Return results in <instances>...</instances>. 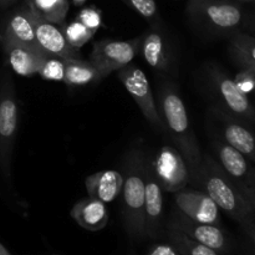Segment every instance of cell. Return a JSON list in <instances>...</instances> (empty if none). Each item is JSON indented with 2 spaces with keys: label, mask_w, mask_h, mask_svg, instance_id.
I'll return each instance as SVG.
<instances>
[{
  "label": "cell",
  "mask_w": 255,
  "mask_h": 255,
  "mask_svg": "<svg viewBox=\"0 0 255 255\" xmlns=\"http://www.w3.org/2000/svg\"><path fill=\"white\" fill-rule=\"evenodd\" d=\"M248 255H255V251H254V249H252V251H251V253H249Z\"/></svg>",
  "instance_id": "obj_37"
},
{
  "label": "cell",
  "mask_w": 255,
  "mask_h": 255,
  "mask_svg": "<svg viewBox=\"0 0 255 255\" xmlns=\"http://www.w3.org/2000/svg\"><path fill=\"white\" fill-rule=\"evenodd\" d=\"M80 22L85 25L86 27H89L90 30L92 31L97 32V30L100 29L102 24V19H101V12L100 10H97L96 7L90 6V7H85L82 9L81 11L79 12L77 15V19Z\"/></svg>",
  "instance_id": "obj_28"
},
{
  "label": "cell",
  "mask_w": 255,
  "mask_h": 255,
  "mask_svg": "<svg viewBox=\"0 0 255 255\" xmlns=\"http://www.w3.org/2000/svg\"><path fill=\"white\" fill-rule=\"evenodd\" d=\"M142 36L132 40L105 39L95 42L90 60L96 66L102 77L131 64L141 51Z\"/></svg>",
  "instance_id": "obj_8"
},
{
  "label": "cell",
  "mask_w": 255,
  "mask_h": 255,
  "mask_svg": "<svg viewBox=\"0 0 255 255\" xmlns=\"http://www.w3.org/2000/svg\"><path fill=\"white\" fill-rule=\"evenodd\" d=\"M239 2H255V0H237Z\"/></svg>",
  "instance_id": "obj_36"
},
{
  "label": "cell",
  "mask_w": 255,
  "mask_h": 255,
  "mask_svg": "<svg viewBox=\"0 0 255 255\" xmlns=\"http://www.w3.org/2000/svg\"><path fill=\"white\" fill-rule=\"evenodd\" d=\"M19 124V104L9 67L0 71V171L5 181L11 179V161Z\"/></svg>",
  "instance_id": "obj_4"
},
{
  "label": "cell",
  "mask_w": 255,
  "mask_h": 255,
  "mask_svg": "<svg viewBox=\"0 0 255 255\" xmlns=\"http://www.w3.org/2000/svg\"><path fill=\"white\" fill-rule=\"evenodd\" d=\"M162 189L169 193L184 189L191 182L188 166L176 147L163 146L153 167Z\"/></svg>",
  "instance_id": "obj_10"
},
{
  "label": "cell",
  "mask_w": 255,
  "mask_h": 255,
  "mask_svg": "<svg viewBox=\"0 0 255 255\" xmlns=\"http://www.w3.org/2000/svg\"><path fill=\"white\" fill-rule=\"evenodd\" d=\"M212 148L216 152L217 162L255 208V167L252 162L223 139H213Z\"/></svg>",
  "instance_id": "obj_9"
},
{
  "label": "cell",
  "mask_w": 255,
  "mask_h": 255,
  "mask_svg": "<svg viewBox=\"0 0 255 255\" xmlns=\"http://www.w3.org/2000/svg\"><path fill=\"white\" fill-rule=\"evenodd\" d=\"M174 202L179 212L193 221L221 226V213L216 202L203 191L181 189L174 193Z\"/></svg>",
  "instance_id": "obj_13"
},
{
  "label": "cell",
  "mask_w": 255,
  "mask_h": 255,
  "mask_svg": "<svg viewBox=\"0 0 255 255\" xmlns=\"http://www.w3.org/2000/svg\"><path fill=\"white\" fill-rule=\"evenodd\" d=\"M41 79L47 81H62L65 79V60L61 57L45 55L37 71Z\"/></svg>",
  "instance_id": "obj_27"
},
{
  "label": "cell",
  "mask_w": 255,
  "mask_h": 255,
  "mask_svg": "<svg viewBox=\"0 0 255 255\" xmlns=\"http://www.w3.org/2000/svg\"><path fill=\"white\" fill-rule=\"evenodd\" d=\"M234 81H236L237 85L241 87L242 91L246 92L247 95L255 92V80L246 71V70L241 69L238 75L234 77Z\"/></svg>",
  "instance_id": "obj_29"
},
{
  "label": "cell",
  "mask_w": 255,
  "mask_h": 255,
  "mask_svg": "<svg viewBox=\"0 0 255 255\" xmlns=\"http://www.w3.org/2000/svg\"><path fill=\"white\" fill-rule=\"evenodd\" d=\"M141 52L152 69L169 72L172 67L171 47L158 29H153L142 36Z\"/></svg>",
  "instance_id": "obj_18"
},
{
  "label": "cell",
  "mask_w": 255,
  "mask_h": 255,
  "mask_svg": "<svg viewBox=\"0 0 255 255\" xmlns=\"http://www.w3.org/2000/svg\"><path fill=\"white\" fill-rule=\"evenodd\" d=\"M167 237L169 244L176 249L179 255H221L214 249L189 238L187 234L178 231L171 224H168L167 228Z\"/></svg>",
  "instance_id": "obj_23"
},
{
  "label": "cell",
  "mask_w": 255,
  "mask_h": 255,
  "mask_svg": "<svg viewBox=\"0 0 255 255\" xmlns=\"http://www.w3.org/2000/svg\"><path fill=\"white\" fill-rule=\"evenodd\" d=\"M0 42H1L5 55H6L7 64L15 74L22 77L37 75L40 64L45 56L44 52L9 39L4 35H0Z\"/></svg>",
  "instance_id": "obj_16"
},
{
  "label": "cell",
  "mask_w": 255,
  "mask_h": 255,
  "mask_svg": "<svg viewBox=\"0 0 255 255\" xmlns=\"http://www.w3.org/2000/svg\"><path fill=\"white\" fill-rule=\"evenodd\" d=\"M158 99L161 116L166 125L167 133L169 134L179 153L183 156L188 166L192 182L201 167L203 154L198 139L192 129L186 105L177 87L171 82L162 85Z\"/></svg>",
  "instance_id": "obj_1"
},
{
  "label": "cell",
  "mask_w": 255,
  "mask_h": 255,
  "mask_svg": "<svg viewBox=\"0 0 255 255\" xmlns=\"http://www.w3.org/2000/svg\"><path fill=\"white\" fill-rule=\"evenodd\" d=\"M32 21H34L37 45L45 55L61 57L64 60L81 57L80 50L72 47L66 40L62 32L61 25L51 24V22L39 19L34 12H32Z\"/></svg>",
  "instance_id": "obj_14"
},
{
  "label": "cell",
  "mask_w": 255,
  "mask_h": 255,
  "mask_svg": "<svg viewBox=\"0 0 255 255\" xmlns=\"http://www.w3.org/2000/svg\"><path fill=\"white\" fill-rule=\"evenodd\" d=\"M1 35L41 51L39 45H37L36 36H35L32 12L26 4L21 9L16 10L10 15L4 32Z\"/></svg>",
  "instance_id": "obj_20"
},
{
  "label": "cell",
  "mask_w": 255,
  "mask_h": 255,
  "mask_svg": "<svg viewBox=\"0 0 255 255\" xmlns=\"http://www.w3.org/2000/svg\"><path fill=\"white\" fill-rule=\"evenodd\" d=\"M116 72L117 79L121 81L127 92L131 95L134 102L138 105L147 121L152 126L156 127L158 131L167 132L166 125H164L163 119H162L156 101H154L151 85H149V81L143 70L131 62L122 69L117 70Z\"/></svg>",
  "instance_id": "obj_7"
},
{
  "label": "cell",
  "mask_w": 255,
  "mask_h": 255,
  "mask_svg": "<svg viewBox=\"0 0 255 255\" xmlns=\"http://www.w3.org/2000/svg\"><path fill=\"white\" fill-rule=\"evenodd\" d=\"M16 0H0V6L1 7H6L9 5H11L12 2H15Z\"/></svg>",
  "instance_id": "obj_34"
},
{
  "label": "cell",
  "mask_w": 255,
  "mask_h": 255,
  "mask_svg": "<svg viewBox=\"0 0 255 255\" xmlns=\"http://www.w3.org/2000/svg\"><path fill=\"white\" fill-rule=\"evenodd\" d=\"M192 182L201 186L219 209L239 224H243L255 214V208L251 202L213 157L203 156L201 167Z\"/></svg>",
  "instance_id": "obj_2"
},
{
  "label": "cell",
  "mask_w": 255,
  "mask_h": 255,
  "mask_svg": "<svg viewBox=\"0 0 255 255\" xmlns=\"http://www.w3.org/2000/svg\"><path fill=\"white\" fill-rule=\"evenodd\" d=\"M208 80L212 92L217 99V107L255 128V107L233 77L219 66H209Z\"/></svg>",
  "instance_id": "obj_6"
},
{
  "label": "cell",
  "mask_w": 255,
  "mask_h": 255,
  "mask_svg": "<svg viewBox=\"0 0 255 255\" xmlns=\"http://www.w3.org/2000/svg\"><path fill=\"white\" fill-rule=\"evenodd\" d=\"M149 162L139 148H132L124 161L122 219L127 234L133 239L144 237V194L146 172Z\"/></svg>",
  "instance_id": "obj_3"
},
{
  "label": "cell",
  "mask_w": 255,
  "mask_h": 255,
  "mask_svg": "<svg viewBox=\"0 0 255 255\" xmlns=\"http://www.w3.org/2000/svg\"><path fill=\"white\" fill-rule=\"evenodd\" d=\"M233 60L236 61V64L238 65L239 69L246 70V71L248 72V74L251 75V76L255 80V64H253V62L247 61V60L239 59V57H233Z\"/></svg>",
  "instance_id": "obj_32"
},
{
  "label": "cell",
  "mask_w": 255,
  "mask_h": 255,
  "mask_svg": "<svg viewBox=\"0 0 255 255\" xmlns=\"http://www.w3.org/2000/svg\"><path fill=\"white\" fill-rule=\"evenodd\" d=\"M61 29L69 44L77 50H80L85 44H87L96 34L95 31L90 30L89 27L85 26L79 20H75V21L69 22V24L64 22L61 25Z\"/></svg>",
  "instance_id": "obj_25"
},
{
  "label": "cell",
  "mask_w": 255,
  "mask_h": 255,
  "mask_svg": "<svg viewBox=\"0 0 255 255\" xmlns=\"http://www.w3.org/2000/svg\"><path fill=\"white\" fill-rule=\"evenodd\" d=\"M169 224L183 232L189 238L214 249L219 254H227L232 251L231 239L221 226L193 221L179 211L174 214Z\"/></svg>",
  "instance_id": "obj_11"
},
{
  "label": "cell",
  "mask_w": 255,
  "mask_h": 255,
  "mask_svg": "<svg viewBox=\"0 0 255 255\" xmlns=\"http://www.w3.org/2000/svg\"><path fill=\"white\" fill-rule=\"evenodd\" d=\"M242 228H243L244 233L247 234L248 239L251 241L253 249L255 251V214L252 216L248 221L244 222L243 224H241Z\"/></svg>",
  "instance_id": "obj_31"
},
{
  "label": "cell",
  "mask_w": 255,
  "mask_h": 255,
  "mask_svg": "<svg viewBox=\"0 0 255 255\" xmlns=\"http://www.w3.org/2000/svg\"><path fill=\"white\" fill-rule=\"evenodd\" d=\"M144 237L156 239L161 236L163 216V189L148 163L146 172V194H144Z\"/></svg>",
  "instance_id": "obj_15"
},
{
  "label": "cell",
  "mask_w": 255,
  "mask_h": 255,
  "mask_svg": "<svg viewBox=\"0 0 255 255\" xmlns=\"http://www.w3.org/2000/svg\"><path fill=\"white\" fill-rule=\"evenodd\" d=\"M122 1L134 10L137 14L141 15L144 20H147L154 29L159 27L162 19L156 0H122Z\"/></svg>",
  "instance_id": "obj_26"
},
{
  "label": "cell",
  "mask_w": 255,
  "mask_h": 255,
  "mask_svg": "<svg viewBox=\"0 0 255 255\" xmlns=\"http://www.w3.org/2000/svg\"><path fill=\"white\" fill-rule=\"evenodd\" d=\"M229 51L232 57H239L255 64V37L239 31L234 32L231 36Z\"/></svg>",
  "instance_id": "obj_24"
},
{
  "label": "cell",
  "mask_w": 255,
  "mask_h": 255,
  "mask_svg": "<svg viewBox=\"0 0 255 255\" xmlns=\"http://www.w3.org/2000/svg\"><path fill=\"white\" fill-rule=\"evenodd\" d=\"M187 12L193 21L219 34H234L244 20L237 0H188Z\"/></svg>",
  "instance_id": "obj_5"
},
{
  "label": "cell",
  "mask_w": 255,
  "mask_h": 255,
  "mask_svg": "<svg viewBox=\"0 0 255 255\" xmlns=\"http://www.w3.org/2000/svg\"><path fill=\"white\" fill-rule=\"evenodd\" d=\"M104 77L91 61L80 59L65 60V79L67 86L81 87L96 84Z\"/></svg>",
  "instance_id": "obj_21"
},
{
  "label": "cell",
  "mask_w": 255,
  "mask_h": 255,
  "mask_svg": "<svg viewBox=\"0 0 255 255\" xmlns=\"http://www.w3.org/2000/svg\"><path fill=\"white\" fill-rule=\"evenodd\" d=\"M29 9L39 19L56 25H62L69 12V0H26Z\"/></svg>",
  "instance_id": "obj_22"
},
{
  "label": "cell",
  "mask_w": 255,
  "mask_h": 255,
  "mask_svg": "<svg viewBox=\"0 0 255 255\" xmlns=\"http://www.w3.org/2000/svg\"><path fill=\"white\" fill-rule=\"evenodd\" d=\"M221 124L222 139L255 163V128L242 120L227 114L219 107L212 109Z\"/></svg>",
  "instance_id": "obj_12"
},
{
  "label": "cell",
  "mask_w": 255,
  "mask_h": 255,
  "mask_svg": "<svg viewBox=\"0 0 255 255\" xmlns=\"http://www.w3.org/2000/svg\"><path fill=\"white\" fill-rule=\"evenodd\" d=\"M71 217L81 228L90 232H99L109 223V209L104 202L86 197L74 204Z\"/></svg>",
  "instance_id": "obj_17"
},
{
  "label": "cell",
  "mask_w": 255,
  "mask_h": 255,
  "mask_svg": "<svg viewBox=\"0 0 255 255\" xmlns=\"http://www.w3.org/2000/svg\"><path fill=\"white\" fill-rule=\"evenodd\" d=\"M147 255H179L169 243L153 244Z\"/></svg>",
  "instance_id": "obj_30"
},
{
  "label": "cell",
  "mask_w": 255,
  "mask_h": 255,
  "mask_svg": "<svg viewBox=\"0 0 255 255\" xmlns=\"http://www.w3.org/2000/svg\"><path fill=\"white\" fill-rule=\"evenodd\" d=\"M0 255H12V254L10 253L9 249H7L4 244L0 243Z\"/></svg>",
  "instance_id": "obj_33"
},
{
  "label": "cell",
  "mask_w": 255,
  "mask_h": 255,
  "mask_svg": "<svg viewBox=\"0 0 255 255\" xmlns=\"http://www.w3.org/2000/svg\"><path fill=\"white\" fill-rule=\"evenodd\" d=\"M124 183L122 173L117 171H101L91 174L85 179V187L89 197L110 203L120 196Z\"/></svg>",
  "instance_id": "obj_19"
},
{
  "label": "cell",
  "mask_w": 255,
  "mask_h": 255,
  "mask_svg": "<svg viewBox=\"0 0 255 255\" xmlns=\"http://www.w3.org/2000/svg\"><path fill=\"white\" fill-rule=\"evenodd\" d=\"M72 1H74V4L76 5V6H81V5L84 4V2L86 1V0H72Z\"/></svg>",
  "instance_id": "obj_35"
}]
</instances>
